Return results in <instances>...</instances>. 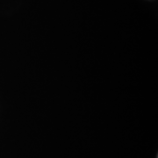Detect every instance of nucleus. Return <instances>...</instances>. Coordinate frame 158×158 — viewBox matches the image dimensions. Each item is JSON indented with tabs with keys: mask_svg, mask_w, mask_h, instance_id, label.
Here are the masks:
<instances>
[]
</instances>
